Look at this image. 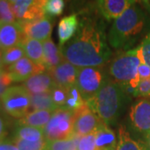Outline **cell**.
<instances>
[{"label": "cell", "instance_id": "cell-8", "mask_svg": "<svg viewBox=\"0 0 150 150\" xmlns=\"http://www.w3.org/2000/svg\"><path fill=\"white\" fill-rule=\"evenodd\" d=\"M129 118L133 129L146 138L150 133V98H141L134 103Z\"/></svg>", "mask_w": 150, "mask_h": 150}, {"label": "cell", "instance_id": "cell-26", "mask_svg": "<svg viewBox=\"0 0 150 150\" xmlns=\"http://www.w3.org/2000/svg\"><path fill=\"white\" fill-rule=\"evenodd\" d=\"M25 52L23 44L8 48L2 51V60L4 65H12L23 58Z\"/></svg>", "mask_w": 150, "mask_h": 150}, {"label": "cell", "instance_id": "cell-31", "mask_svg": "<svg viewBox=\"0 0 150 150\" xmlns=\"http://www.w3.org/2000/svg\"><path fill=\"white\" fill-rule=\"evenodd\" d=\"M77 150H98L95 142V132L79 137Z\"/></svg>", "mask_w": 150, "mask_h": 150}, {"label": "cell", "instance_id": "cell-29", "mask_svg": "<svg viewBox=\"0 0 150 150\" xmlns=\"http://www.w3.org/2000/svg\"><path fill=\"white\" fill-rule=\"evenodd\" d=\"M16 18L12 10V5L8 0H0V21L14 23Z\"/></svg>", "mask_w": 150, "mask_h": 150}, {"label": "cell", "instance_id": "cell-4", "mask_svg": "<svg viewBox=\"0 0 150 150\" xmlns=\"http://www.w3.org/2000/svg\"><path fill=\"white\" fill-rule=\"evenodd\" d=\"M140 64L136 48L129 49L112 59L109 65V74L118 83H129L138 76Z\"/></svg>", "mask_w": 150, "mask_h": 150}, {"label": "cell", "instance_id": "cell-22", "mask_svg": "<svg viewBox=\"0 0 150 150\" xmlns=\"http://www.w3.org/2000/svg\"><path fill=\"white\" fill-rule=\"evenodd\" d=\"M14 138L28 142H38L45 139L43 129L27 125H18L15 131Z\"/></svg>", "mask_w": 150, "mask_h": 150}, {"label": "cell", "instance_id": "cell-20", "mask_svg": "<svg viewBox=\"0 0 150 150\" xmlns=\"http://www.w3.org/2000/svg\"><path fill=\"white\" fill-rule=\"evenodd\" d=\"M23 47L25 52V55L33 63L39 65H43L44 62V53L43 45L42 42L26 38L23 42Z\"/></svg>", "mask_w": 150, "mask_h": 150}, {"label": "cell", "instance_id": "cell-3", "mask_svg": "<svg viewBox=\"0 0 150 150\" xmlns=\"http://www.w3.org/2000/svg\"><path fill=\"white\" fill-rule=\"evenodd\" d=\"M129 98L119 83L107 80L101 89L87 100L86 103L102 122L108 125L118 120Z\"/></svg>", "mask_w": 150, "mask_h": 150}, {"label": "cell", "instance_id": "cell-30", "mask_svg": "<svg viewBox=\"0 0 150 150\" xmlns=\"http://www.w3.org/2000/svg\"><path fill=\"white\" fill-rule=\"evenodd\" d=\"M14 144L18 150H45L47 141L41 140L38 142H28L24 140L14 138Z\"/></svg>", "mask_w": 150, "mask_h": 150}, {"label": "cell", "instance_id": "cell-41", "mask_svg": "<svg viewBox=\"0 0 150 150\" xmlns=\"http://www.w3.org/2000/svg\"><path fill=\"white\" fill-rule=\"evenodd\" d=\"M141 150H147L146 149V147H145L144 143H142V142H141Z\"/></svg>", "mask_w": 150, "mask_h": 150}, {"label": "cell", "instance_id": "cell-16", "mask_svg": "<svg viewBox=\"0 0 150 150\" xmlns=\"http://www.w3.org/2000/svg\"><path fill=\"white\" fill-rule=\"evenodd\" d=\"M80 21L77 14H71L63 18L59 23L58 36L61 48L73 38L78 32Z\"/></svg>", "mask_w": 150, "mask_h": 150}, {"label": "cell", "instance_id": "cell-27", "mask_svg": "<svg viewBox=\"0 0 150 150\" xmlns=\"http://www.w3.org/2000/svg\"><path fill=\"white\" fill-rule=\"evenodd\" d=\"M65 4L64 0H48L44 6V13L46 16L56 17L63 13Z\"/></svg>", "mask_w": 150, "mask_h": 150}, {"label": "cell", "instance_id": "cell-2", "mask_svg": "<svg viewBox=\"0 0 150 150\" xmlns=\"http://www.w3.org/2000/svg\"><path fill=\"white\" fill-rule=\"evenodd\" d=\"M149 32V17L135 4L114 19L108 33V41L112 48L128 51Z\"/></svg>", "mask_w": 150, "mask_h": 150}, {"label": "cell", "instance_id": "cell-15", "mask_svg": "<svg viewBox=\"0 0 150 150\" xmlns=\"http://www.w3.org/2000/svg\"><path fill=\"white\" fill-rule=\"evenodd\" d=\"M55 85L54 79L48 71L33 75L23 83V87L30 94L51 92Z\"/></svg>", "mask_w": 150, "mask_h": 150}, {"label": "cell", "instance_id": "cell-14", "mask_svg": "<svg viewBox=\"0 0 150 150\" xmlns=\"http://www.w3.org/2000/svg\"><path fill=\"white\" fill-rule=\"evenodd\" d=\"M138 2L137 0H98V8L102 16L107 20L116 19L132 5Z\"/></svg>", "mask_w": 150, "mask_h": 150}, {"label": "cell", "instance_id": "cell-25", "mask_svg": "<svg viewBox=\"0 0 150 150\" xmlns=\"http://www.w3.org/2000/svg\"><path fill=\"white\" fill-rule=\"evenodd\" d=\"M79 137L74 135L67 139L47 141L45 150H77Z\"/></svg>", "mask_w": 150, "mask_h": 150}, {"label": "cell", "instance_id": "cell-19", "mask_svg": "<svg viewBox=\"0 0 150 150\" xmlns=\"http://www.w3.org/2000/svg\"><path fill=\"white\" fill-rule=\"evenodd\" d=\"M53 112H54L48 110H34L20 118L18 122V124L43 129L50 120Z\"/></svg>", "mask_w": 150, "mask_h": 150}, {"label": "cell", "instance_id": "cell-17", "mask_svg": "<svg viewBox=\"0 0 150 150\" xmlns=\"http://www.w3.org/2000/svg\"><path fill=\"white\" fill-rule=\"evenodd\" d=\"M95 142L98 150H116L118 144L114 132L103 122L95 131Z\"/></svg>", "mask_w": 150, "mask_h": 150}, {"label": "cell", "instance_id": "cell-37", "mask_svg": "<svg viewBox=\"0 0 150 150\" xmlns=\"http://www.w3.org/2000/svg\"><path fill=\"white\" fill-rule=\"evenodd\" d=\"M6 135V125L4 120L0 116V142L4 139Z\"/></svg>", "mask_w": 150, "mask_h": 150}, {"label": "cell", "instance_id": "cell-5", "mask_svg": "<svg viewBox=\"0 0 150 150\" xmlns=\"http://www.w3.org/2000/svg\"><path fill=\"white\" fill-rule=\"evenodd\" d=\"M74 112L59 108L54 111L48 123L43 129L46 141L67 139L74 137Z\"/></svg>", "mask_w": 150, "mask_h": 150}, {"label": "cell", "instance_id": "cell-23", "mask_svg": "<svg viewBox=\"0 0 150 150\" xmlns=\"http://www.w3.org/2000/svg\"><path fill=\"white\" fill-rule=\"evenodd\" d=\"M116 150H141V142H136L133 139L125 126L120 125Z\"/></svg>", "mask_w": 150, "mask_h": 150}, {"label": "cell", "instance_id": "cell-42", "mask_svg": "<svg viewBox=\"0 0 150 150\" xmlns=\"http://www.w3.org/2000/svg\"><path fill=\"white\" fill-rule=\"evenodd\" d=\"M8 1H9V3H10V4H13V3L17 2L18 0H8Z\"/></svg>", "mask_w": 150, "mask_h": 150}, {"label": "cell", "instance_id": "cell-33", "mask_svg": "<svg viewBox=\"0 0 150 150\" xmlns=\"http://www.w3.org/2000/svg\"><path fill=\"white\" fill-rule=\"evenodd\" d=\"M12 83L13 80L9 74L4 70H0V98Z\"/></svg>", "mask_w": 150, "mask_h": 150}, {"label": "cell", "instance_id": "cell-28", "mask_svg": "<svg viewBox=\"0 0 150 150\" xmlns=\"http://www.w3.org/2000/svg\"><path fill=\"white\" fill-rule=\"evenodd\" d=\"M50 93L54 103L58 106V108H62L64 107L69 97V89L67 88L55 85Z\"/></svg>", "mask_w": 150, "mask_h": 150}, {"label": "cell", "instance_id": "cell-38", "mask_svg": "<svg viewBox=\"0 0 150 150\" xmlns=\"http://www.w3.org/2000/svg\"><path fill=\"white\" fill-rule=\"evenodd\" d=\"M142 4V5L145 8V9L150 13V0H137Z\"/></svg>", "mask_w": 150, "mask_h": 150}, {"label": "cell", "instance_id": "cell-39", "mask_svg": "<svg viewBox=\"0 0 150 150\" xmlns=\"http://www.w3.org/2000/svg\"><path fill=\"white\" fill-rule=\"evenodd\" d=\"M145 147H146V149L150 150V133L145 138Z\"/></svg>", "mask_w": 150, "mask_h": 150}, {"label": "cell", "instance_id": "cell-35", "mask_svg": "<svg viewBox=\"0 0 150 150\" xmlns=\"http://www.w3.org/2000/svg\"><path fill=\"white\" fill-rule=\"evenodd\" d=\"M138 74L139 76L140 81L143 79H150V67L145 64H140L138 69Z\"/></svg>", "mask_w": 150, "mask_h": 150}, {"label": "cell", "instance_id": "cell-11", "mask_svg": "<svg viewBox=\"0 0 150 150\" xmlns=\"http://www.w3.org/2000/svg\"><path fill=\"white\" fill-rule=\"evenodd\" d=\"M26 38L23 28L18 21L14 23L0 21V48L2 51L22 44Z\"/></svg>", "mask_w": 150, "mask_h": 150}, {"label": "cell", "instance_id": "cell-40", "mask_svg": "<svg viewBox=\"0 0 150 150\" xmlns=\"http://www.w3.org/2000/svg\"><path fill=\"white\" fill-rule=\"evenodd\" d=\"M4 67V64H3V60H2V54H1V49H0V70H2Z\"/></svg>", "mask_w": 150, "mask_h": 150}, {"label": "cell", "instance_id": "cell-6", "mask_svg": "<svg viewBox=\"0 0 150 150\" xmlns=\"http://www.w3.org/2000/svg\"><path fill=\"white\" fill-rule=\"evenodd\" d=\"M0 101L5 112L13 118H23L31 106L30 93L23 86L9 87Z\"/></svg>", "mask_w": 150, "mask_h": 150}, {"label": "cell", "instance_id": "cell-12", "mask_svg": "<svg viewBox=\"0 0 150 150\" xmlns=\"http://www.w3.org/2000/svg\"><path fill=\"white\" fill-rule=\"evenodd\" d=\"M45 70L44 65L37 64L24 56L13 64L10 65L8 73L10 75L13 82H23L28 79L33 75L43 73Z\"/></svg>", "mask_w": 150, "mask_h": 150}, {"label": "cell", "instance_id": "cell-1", "mask_svg": "<svg viewBox=\"0 0 150 150\" xmlns=\"http://www.w3.org/2000/svg\"><path fill=\"white\" fill-rule=\"evenodd\" d=\"M60 49L65 60L78 68L101 67L112 55L105 24L93 18H83L74 37Z\"/></svg>", "mask_w": 150, "mask_h": 150}, {"label": "cell", "instance_id": "cell-36", "mask_svg": "<svg viewBox=\"0 0 150 150\" xmlns=\"http://www.w3.org/2000/svg\"><path fill=\"white\" fill-rule=\"evenodd\" d=\"M0 150H18L14 142H0Z\"/></svg>", "mask_w": 150, "mask_h": 150}, {"label": "cell", "instance_id": "cell-34", "mask_svg": "<svg viewBox=\"0 0 150 150\" xmlns=\"http://www.w3.org/2000/svg\"><path fill=\"white\" fill-rule=\"evenodd\" d=\"M137 90L139 97L143 98H150V79L140 81Z\"/></svg>", "mask_w": 150, "mask_h": 150}, {"label": "cell", "instance_id": "cell-10", "mask_svg": "<svg viewBox=\"0 0 150 150\" xmlns=\"http://www.w3.org/2000/svg\"><path fill=\"white\" fill-rule=\"evenodd\" d=\"M18 23L23 28V33L27 38L43 42L51 36L53 22L49 17L45 16L36 20L22 21Z\"/></svg>", "mask_w": 150, "mask_h": 150}, {"label": "cell", "instance_id": "cell-7", "mask_svg": "<svg viewBox=\"0 0 150 150\" xmlns=\"http://www.w3.org/2000/svg\"><path fill=\"white\" fill-rule=\"evenodd\" d=\"M106 82L104 74L99 67L79 69L76 85L85 102L94 96Z\"/></svg>", "mask_w": 150, "mask_h": 150}, {"label": "cell", "instance_id": "cell-32", "mask_svg": "<svg viewBox=\"0 0 150 150\" xmlns=\"http://www.w3.org/2000/svg\"><path fill=\"white\" fill-rule=\"evenodd\" d=\"M139 46L143 54L144 63L150 67V32L143 38Z\"/></svg>", "mask_w": 150, "mask_h": 150}, {"label": "cell", "instance_id": "cell-18", "mask_svg": "<svg viewBox=\"0 0 150 150\" xmlns=\"http://www.w3.org/2000/svg\"><path fill=\"white\" fill-rule=\"evenodd\" d=\"M43 53H44V62L43 65L46 70L51 71L59 66L65 59L62 54L61 49H59L56 44L52 41L51 38L43 41Z\"/></svg>", "mask_w": 150, "mask_h": 150}, {"label": "cell", "instance_id": "cell-24", "mask_svg": "<svg viewBox=\"0 0 150 150\" xmlns=\"http://www.w3.org/2000/svg\"><path fill=\"white\" fill-rule=\"evenodd\" d=\"M68 89H69V97L65 105L62 108L75 112L79 109H80L85 104L86 102L76 84L68 88Z\"/></svg>", "mask_w": 150, "mask_h": 150}, {"label": "cell", "instance_id": "cell-13", "mask_svg": "<svg viewBox=\"0 0 150 150\" xmlns=\"http://www.w3.org/2000/svg\"><path fill=\"white\" fill-rule=\"evenodd\" d=\"M79 69L69 61L64 60L55 69L48 72L52 75L56 85L68 88L76 84Z\"/></svg>", "mask_w": 150, "mask_h": 150}, {"label": "cell", "instance_id": "cell-9", "mask_svg": "<svg viewBox=\"0 0 150 150\" xmlns=\"http://www.w3.org/2000/svg\"><path fill=\"white\" fill-rule=\"evenodd\" d=\"M102 121L85 103L74 112V131L78 137L85 136L96 131Z\"/></svg>", "mask_w": 150, "mask_h": 150}, {"label": "cell", "instance_id": "cell-21", "mask_svg": "<svg viewBox=\"0 0 150 150\" xmlns=\"http://www.w3.org/2000/svg\"><path fill=\"white\" fill-rule=\"evenodd\" d=\"M31 96V106L30 108L34 110H48L54 112L59 109L58 106L54 103L50 92L30 94Z\"/></svg>", "mask_w": 150, "mask_h": 150}]
</instances>
